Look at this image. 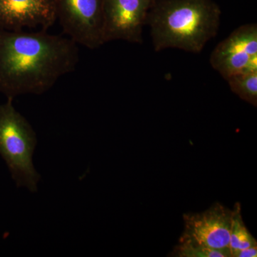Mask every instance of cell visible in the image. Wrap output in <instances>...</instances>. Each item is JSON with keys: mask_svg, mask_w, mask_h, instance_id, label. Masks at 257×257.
Wrapping results in <instances>:
<instances>
[{"mask_svg": "<svg viewBox=\"0 0 257 257\" xmlns=\"http://www.w3.org/2000/svg\"><path fill=\"white\" fill-rule=\"evenodd\" d=\"M221 15L214 0H155L146 25L156 52L174 48L197 54L217 35Z\"/></svg>", "mask_w": 257, "mask_h": 257, "instance_id": "obj_2", "label": "cell"}, {"mask_svg": "<svg viewBox=\"0 0 257 257\" xmlns=\"http://www.w3.org/2000/svg\"><path fill=\"white\" fill-rule=\"evenodd\" d=\"M56 21L54 0H0V28L47 30Z\"/></svg>", "mask_w": 257, "mask_h": 257, "instance_id": "obj_8", "label": "cell"}, {"mask_svg": "<svg viewBox=\"0 0 257 257\" xmlns=\"http://www.w3.org/2000/svg\"><path fill=\"white\" fill-rule=\"evenodd\" d=\"M37 135L28 119L13 105V99L0 105V156L18 187L37 192L41 176L34 167Z\"/></svg>", "mask_w": 257, "mask_h": 257, "instance_id": "obj_3", "label": "cell"}, {"mask_svg": "<svg viewBox=\"0 0 257 257\" xmlns=\"http://www.w3.org/2000/svg\"><path fill=\"white\" fill-rule=\"evenodd\" d=\"M233 209L215 203L209 209L196 214H184V232L179 241L216 250H229Z\"/></svg>", "mask_w": 257, "mask_h": 257, "instance_id": "obj_7", "label": "cell"}, {"mask_svg": "<svg viewBox=\"0 0 257 257\" xmlns=\"http://www.w3.org/2000/svg\"><path fill=\"white\" fill-rule=\"evenodd\" d=\"M155 0H103V45L123 40L143 43V32Z\"/></svg>", "mask_w": 257, "mask_h": 257, "instance_id": "obj_6", "label": "cell"}, {"mask_svg": "<svg viewBox=\"0 0 257 257\" xmlns=\"http://www.w3.org/2000/svg\"><path fill=\"white\" fill-rule=\"evenodd\" d=\"M209 62L225 80L257 71L256 24H246L234 30L216 45Z\"/></svg>", "mask_w": 257, "mask_h": 257, "instance_id": "obj_5", "label": "cell"}, {"mask_svg": "<svg viewBox=\"0 0 257 257\" xmlns=\"http://www.w3.org/2000/svg\"><path fill=\"white\" fill-rule=\"evenodd\" d=\"M257 246L243 248L235 254L234 257H256Z\"/></svg>", "mask_w": 257, "mask_h": 257, "instance_id": "obj_12", "label": "cell"}, {"mask_svg": "<svg viewBox=\"0 0 257 257\" xmlns=\"http://www.w3.org/2000/svg\"><path fill=\"white\" fill-rule=\"evenodd\" d=\"M57 21L77 45L94 50L102 46L103 0H54Z\"/></svg>", "mask_w": 257, "mask_h": 257, "instance_id": "obj_4", "label": "cell"}, {"mask_svg": "<svg viewBox=\"0 0 257 257\" xmlns=\"http://www.w3.org/2000/svg\"><path fill=\"white\" fill-rule=\"evenodd\" d=\"M257 246L256 240L243 223L239 203H236L233 209L232 224L230 234L229 251L231 257L243 249L250 246Z\"/></svg>", "mask_w": 257, "mask_h": 257, "instance_id": "obj_9", "label": "cell"}, {"mask_svg": "<svg viewBox=\"0 0 257 257\" xmlns=\"http://www.w3.org/2000/svg\"><path fill=\"white\" fill-rule=\"evenodd\" d=\"M231 92L248 104L257 106V71L236 74L226 79Z\"/></svg>", "mask_w": 257, "mask_h": 257, "instance_id": "obj_10", "label": "cell"}, {"mask_svg": "<svg viewBox=\"0 0 257 257\" xmlns=\"http://www.w3.org/2000/svg\"><path fill=\"white\" fill-rule=\"evenodd\" d=\"M170 256L175 257H231L229 250H216L195 244L187 241H179Z\"/></svg>", "mask_w": 257, "mask_h": 257, "instance_id": "obj_11", "label": "cell"}, {"mask_svg": "<svg viewBox=\"0 0 257 257\" xmlns=\"http://www.w3.org/2000/svg\"><path fill=\"white\" fill-rule=\"evenodd\" d=\"M77 45L69 37L47 30L0 28V93L14 99L50 90L61 77L75 70Z\"/></svg>", "mask_w": 257, "mask_h": 257, "instance_id": "obj_1", "label": "cell"}]
</instances>
